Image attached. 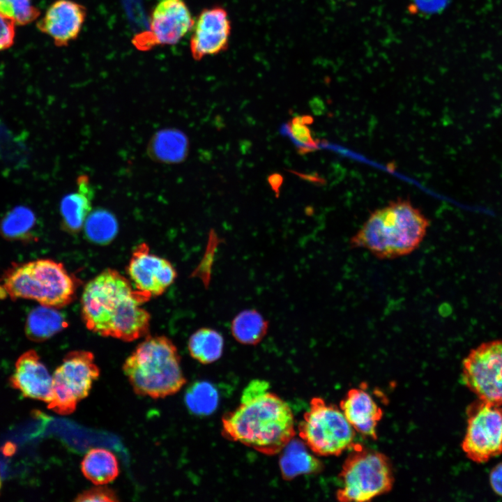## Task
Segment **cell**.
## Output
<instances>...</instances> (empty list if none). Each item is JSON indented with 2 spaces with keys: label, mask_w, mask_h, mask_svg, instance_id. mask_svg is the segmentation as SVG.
Wrapping results in <instances>:
<instances>
[{
  "label": "cell",
  "mask_w": 502,
  "mask_h": 502,
  "mask_svg": "<svg viewBox=\"0 0 502 502\" xmlns=\"http://www.w3.org/2000/svg\"><path fill=\"white\" fill-rule=\"evenodd\" d=\"M151 298L135 290L117 271L107 268L84 287L82 319L86 328L99 335L132 342L149 333L151 316L141 306Z\"/></svg>",
  "instance_id": "cell-1"
},
{
  "label": "cell",
  "mask_w": 502,
  "mask_h": 502,
  "mask_svg": "<svg viewBox=\"0 0 502 502\" xmlns=\"http://www.w3.org/2000/svg\"><path fill=\"white\" fill-rule=\"evenodd\" d=\"M222 434L266 455L280 452L296 434L293 412L266 381L247 385L239 405L222 418Z\"/></svg>",
  "instance_id": "cell-2"
},
{
  "label": "cell",
  "mask_w": 502,
  "mask_h": 502,
  "mask_svg": "<svg viewBox=\"0 0 502 502\" xmlns=\"http://www.w3.org/2000/svg\"><path fill=\"white\" fill-rule=\"evenodd\" d=\"M429 219L409 200L398 199L370 213L349 240L352 249L369 252L381 260L409 255L421 245Z\"/></svg>",
  "instance_id": "cell-3"
},
{
  "label": "cell",
  "mask_w": 502,
  "mask_h": 502,
  "mask_svg": "<svg viewBox=\"0 0 502 502\" xmlns=\"http://www.w3.org/2000/svg\"><path fill=\"white\" fill-rule=\"evenodd\" d=\"M123 370L137 394L154 399L172 395L186 383L178 349L165 336L147 335Z\"/></svg>",
  "instance_id": "cell-4"
},
{
  "label": "cell",
  "mask_w": 502,
  "mask_h": 502,
  "mask_svg": "<svg viewBox=\"0 0 502 502\" xmlns=\"http://www.w3.org/2000/svg\"><path fill=\"white\" fill-rule=\"evenodd\" d=\"M1 281L13 300H34L42 305L61 308L75 298L78 280L62 263L39 259L25 263H13Z\"/></svg>",
  "instance_id": "cell-5"
},
{
  "label": "cell",
  "mask_w": 502,
  "mask_h": 502,
  "mask_svg": "<svg viewBox=\"0 0 502 502\" xmlns=\"http://www.w3.org/2000/svg\"><path fill=\"white\" fill-rule=\"evenodd\" d=\"M350 450L339 473L337 499L364 502L390 492L395 480L388 457L357 443Z\"/></svg>",
  "instance_id": "cell-6"
},
{
  "label": "cell",
  "mask_w": 502,
  "mask_h": 502,
  "mask_svg": "<svg viewBox=\"0 0 502 502\" xmlns=\"http://www.w3.org/2000/svg\"><path fill=\"white\" fill-rule=\"evenodd\" d=\"M298 433L308 449L319 456H338L355 443V430L340 408L319 397L310 400Z\"/></svg>",
  "instance_id": "cell-7"
},
{
  "label": "cell",
  "mask_w": 502,
  "mask_h": 502,
  "mask_svg": "<svg viewBox=\"0 0 502 502\" xmlns=\"http://www.w3.org/2000/svg\"><path fill=\"white\" fill-rule=\"evenodd\" d=\"M99 375L91 352L78 350L68 353L52 375L48 408L61 415L72 413L77 404L88 396Z\"/></svg>",
  "instance_id": "cell-8"
},
{
  "label": "cell",
  "mask_w": 502,
  "mask_h": 502,
  "mask_svg": "<svg viewBox=\"0 0 502 502\" xmlns=\"http://www.w3.org/2000/svg\"><path fill=\"white\" fill-rule=\"evenodd\" d=\"M466 422L461 446L469 459L482 464L502 453V406L478 399L467 407Z\"/></svg>",
  "instance_id": "cell-9"
},
{
  "label": "cell",
  "mask_w": 502,
  "mask_h": 502,
  "mask_svg": "<svg viewBox=\"0 0 502 502\" xmlns=\"http://www.w3.org/2000/svg\"><path fill=\"white\" fill-rule=\"evenodd\" d=\"M462 376L478 399L502 406V340L472 349L463 360Z\"/></svg>",
  "instance_id": "cell-10"
},
{
  "label": "cell",
  "mask_w": 502,
  "mask_h": 502,
  "mask_svg": "<svg viewBox=\"0 0 502 502\" xmlns=\"http://www.w3.org/2000/svg\"><path fill=\"white\" fill-rule=\"evenodd\" d=\"M194 20L184 0H158L149 31L136 37L134 43L140 49L176 45L192 30Z\"/></svg>",
  "instance_id": "cell-11"
},
{
  "label": "cell",
  "mask_w": 502,
  "mask_h": 502,
  "mask_svg": "<svg viewBox=\"0 0 502 502\" xmlns=\"http://www.w3.org/2000/svg\"><path fill=\"white\" fill-rule=\"evenodd\" d=\"M190 50L196 61L227 50L231 31L227 10L215 5L203 9L194 20Z\"/></svg>",
  "instance_id": "cell-12"
},
{
  "label": "cell",
  "mask_w": 502,
  "mask_h": 502,
  "mask_svg": "<svg viewBox=\"0 0 502 502\" xmlns=\"http://www.w3.org/2000/svg\"><path fill=\"white\" fill-rule=\"evenodd\" d=\"M127 271L135 289L151 296L162 295L177 276L172 264L151 253L145 243L138 245L133 250Z\"/></svg>",
  "instance_id": "cell-13"
},
{
  "label": "cell",
  "mask_w": 502,
  "mask_h": 502,
  "mask_svg": "<svg viewBox=\"0 0 502 502\" xmlns=\"http://www.w3.org/2000/svg\"><path fill=\"white\" fill-rule=\"evenodd\" d=\"M86 15L85 6L75 1L56 0L47 8L38 28L56 46H67L79 36Z\"/></svg>",
  "instance_id": "cell-14"
},
{
  "label": "cell",
  "mask_w": 502,
  "mask_h": 502,
  "mask_svg": "<svg viewBox=\"0 0 502 502\" xmlns=\"http://www.w3.org/2000/svg\"><path fill=\"white\" fill-rule=\"evenodd\" d=\"M10 382L24 397L47 403L51 398L52 376L35 350H28L17 358Z\"/></svg>",
  "instance_id": "cell-15"
},
{
  "label": "cell",
  "mask_w": 502,
  "mask_h": 502,
  "mask_svg": "<svg viewBox=\"0 0 502 502\" xmlns=\"http://www.w3.org/2000/svg\"><path fill=\"white\" fill-rule=\"evenodd\" d=\"M340 408L353 429L365 437L376 440V426L382 409L363 388L350 389L340 402Z\"/></svg>",
  "instance_id": "cell-16"
},
{
  "label": "cell",
  "mask_w": 502,
  "mask_h": 502,
  "mask_svg": "<svg viewBox=\"0 0 502 502\" xmlns=\"http://www.w3.org/2000/svg\"><path fill=\"white\" fill-rule=\"evenodd\" d=\"M77 184V191L64 196L60 204L61 227L70 234L81 231L91 211L93 190L88 177L79 176Z\"/></svg>",
  "instance_id": "cell-17"
},
{
  "label": "cell",
  "mask_w": 502,
  "mask_h": 502,
  "mask_svg": "<svg viewBox=\"0 0 502 502\" xmlns=\"http://www.w3.org/2000/svg\"><path fill=\"white\" fill-rule=\"evenodd\" d=\"M189 142L187 136L175 128L159 130L151 137L147 147L149 157L163 163H178L187 157Z\"/></svg>",
  "instance_id": "cell-18"
},
{
  "label": "cell",
  "mask_w": 502,
  "mask_h": 502,
  "mask_svg": "<svg viewBox=\"0 0 502 502\" xmlns=\"http://www.w3.org/2000/svg\"><path fill=\"white\" fill-rule=\"evenodd\" d=\"M68 322L66 316L57 308L40 305L28 314L25 334L33 342H43L66 328Z\"/></svg>",
  "instance_id": "cell-19"
},
{
  "label": "cell",
  "mask_w": 502,
  "mask_h": 502,
  "mask_svg": "<svg viewBox=\"0 0 502 502\" xmlns=\"http://www.w3.org/2000/svg\"><path fill=\"white\" fill-rule=\"evenodd\" d=\"M301 440L294 439L282 450L280 468L282 478L290 480L303 474L317 473L323 469L321 462L307 450Z\"/></svg>",
  "instance_id": "cell-20"
},
{
  "label": "cell",
  "mask_w": 502,
  "mask_h": 502,
  "mask_svg": "<svg viewBox=\"0 0 502 502\" xmlns=\"http://www.w3.org/2000/svg\"><path fill=\"white\" fill-rule=\"evenodd\" d=\"M81 469L85 478L96 485L114 481L119 473L116 457L103 448L89 450L82 461Z\"/></svg>",
  "instance_id": "cell-21"
},
{
  "label": "cell",
  "mask_w": 502,
  "mask_h": 502,
  "mask_svg": "<svg viewBox=\"0 0 502 502\" xmlns=\"http://www.w3.org/2000/svg\"><path fill=\"white\" fill-rule=\"evenodd\" d=\"M36 217L29 207L17 206L10 210L0 222V234L8 241L29 243L37 239Z\"/></svg>",
  "instance_id": "cell-22"
},
{
  "label": "cell",
  "mask_w": 502,
  "mask_h": 502,
  "mask_svg": "<svg viewBox=\"0 0 502 502\" xmlns=\"http://www.w3.org/2000/svg\"><path fill=\"white\" fill-rule=\"evenodd\" d=\"M188 348L191 357L201 364L217 361L222 355L224 339L216 330L202 328L189 338Z\"/></svg>",
  "instance_id": "cell-23"
},
{
  "label": "cell",
  "mask_w": 502,
  "mask_h": 502,
  "mask_svg": "<svg viewBox=\"0 0 502 502\" xmlns=\"http://www.w3.org/2000/svg\"><path fill=\"white\" fill-rule=\"evenodd\" d=\"M268 328V321L254 310L241 312L234 317L231 325L234 339L246 345H255L261 342Z\"/></svg>",
  "instance_id": "cell-24"
},
{
  "label": "cell",
  "mask_w": 502,
  "mask_h": 502,
  "mask_svg": "<svg viewBox=\"0 0 502 502\" xmlns=\"http://www.w3.org/2000/svg\"><path fill=\"white\" fill-rule=\"evenodd\" d=\"M83 227L86 238L100 245L111 243L116 237L119 229L116 217L103 208L91 211Z\"/></svg>",
  "instance_id": "cell-25"
},
{
  "label": "cell",
  "mask_w": 502,
  "mask_h": 502,
  "mask_svg": "<svg viewBox=\"0 0 502 502\" xmlns=\"http://www.w3.org/2000/svg\"><path fill=\"white\" fill-rule=\"evenodd\" d=\"M312 122V116H296L282 123L279 131L282 135L288 137L292 142L300 154H307L319 149L321 146V142L313 137L309 128V125Z\"/></svg>",
  "instance_id": "cell-26"
},
{
  "label": "cell",
  "mask_w": 502,
  "mask_h": 502,
  "mask_svg": "<svg viewBox=\"0 0 502 502\" xmlns=\"http://www.w3.org/2000/svg\"><path fill=\"white\" fill-rule=\"evenodd\" d=\"M185 401L191 412L197 415H208L216 409L218 395L211 383L199 381L188 389Z\"/></svg>",
  "instance_id": "cell-27"
},
{
  "label": "cell",
  "mask_w": 502,
  "mask_h": 502,
  "mask_svg": "<svg viewBox=\"0 0 502 502\" xmlns=\"http://www.w3.org/2000/svg\"><path fill=\"white\" fill-rule=\"evenodd\" d=\"M0 14L15 24L24 25L35 20L40 12L31 0H0Z\"/></svg>",
  "instance_id": "cell-28"
},
{
  "label": "cell",
  "mask_w": 502,
  "mask_h": 502,
  "mask_svg": "<svg viewBox=\"0 0 502 502\" xmlns=\"http://www.w3.org/2000/svg\"><path fill=\"white\" fill-rule=\"evenodd\" d=\"M76 501H116L117 496L115 492L107 487H96L79 494Z\"/></svg>",
  "instance_id": "cell-29"
},
{
  "label": "cell",
  "mask_w": 502,
  "mask_h": 502,
  "mask_svg": "<svg viewBox=\"0 0 502 502\" xmlns=\"http://www.w3.org/2000/svg\"><path fill=\"white\" fill-rule=\"evenodd\" d=\"M15 23L0 14V50L10 47L15 37Z\"/></svg>",
  "instance_id": "cell-30"
},
{
  "label": "cell",
  "mask_w": 502,
  "mask_h": 502,
  "mask_svg": "<svg viewBox=\"0 0 502 502\" xmlns=\"http://www.w3.org/2000/svg\"><path fill=\"white\" fill-rule=\"evenodd\" d=\"M413 7L424 14H435L444 10L450 0H412Z\"/></svg>",
  "instance_id": "cell-31"
},
{
  "label": "cell",
  "mask_w": 502,
  "mask_h": 502,
  "mask_svg": "<svg viewBox=\"0 0 502 502\" xmlns=\"http://www.w3.org/2000/svg\"><path fill=\"white\" fill-rule=\"evenodd\" d=\"M489 482L492 490L502 496V462L496 465L489 473Z\"/></svg>",
  "instance_id": "cell-32"
},
{
  "label": "cell",
  "mask_w": 502,
  "mask_h": 502,
  "mask_svg": "<svg viewBox=\"0 0 502 502\" xmlns=\"http://www.w3.org/2000/svg\"><path fill=\"white\" fill-rule=\"evenodd\" d=\"M267 180L276 197H278L284 181L283 176L279 173H273L268 176Z\"/></svg>",
  "instance_id": "cell-33"
},
{
  "label": "cell",
  "mask_w": 502,
  "mask_h": 502,
  "mask_svg": "<svg viewBox=\"0 0 502 502\" xmlns=\"http://www.w3.org/2000/svg\"><path fill=\"white\" fill-rule=\"evenodd\" d=\"M310 107L312 112L317 114H320L324 109L323 103L319 99H313L310 102Z\"/></svg>",
  "instance_id": "cell-34"
},
{
  "label": "cell",
  "mask_w": 502,
  "mask_h": 502,
  "mask_svg": "<svg viewBox=\"0 0 502 502\" xmlns=\"http://www.w3.org/2000/svg\"><path fill=\"white\" fill-rule=\"evenodd\" d=\"M1 476H0V490H1Z\"/></svg>",
  "instance_id": "cell-35"
}]
</instances>
